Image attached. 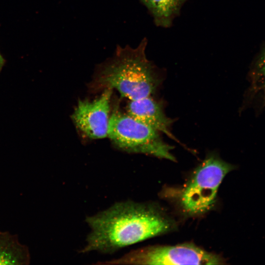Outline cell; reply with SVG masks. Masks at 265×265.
<instances>
[{"label":"cell","mask_w":265,"mask_h":265,"mask_svg":"<svg viewBox=\"0 0 265 265\" xmlns=\"http://www.w3.org/2000/svg\"><path fill=\"white\" fill-rule=\"evenodd\" d=\"M86 221L90 228L82 253L111 254L168 232L172 222L155 207L131 201L116 203Z\"/></svg>","instance_id":"obj_1"},{"label":"cell","mask_w":265,"mask_h":265,"mask_svg":"<svg viewBox=\"0 0 265 265\" xmlns=\"http://www.w3.org/2000/svg\"><path fill=\"white\" fill-rule=\"evenodd\" d=\"M147 45L144 38L135 48L117 46L113 57L98 69L96 79L98 87L115 89L130 100L154 94L162 81V73L147 59Z\"/></svg>","instance_id":"obj_2"},{"label":"cell","mask_w":265,"mask_h":265,"mask_svg":"<svg viewBox=\"0 0 265 265\" xmlns=\"http://www.w3.org/2000/svg\"><path fill=\"white\" fill-rule=\"evenodd\" d=\"M235 168V166L222 160L216 153L209 154L194 170L181 192L179 202L184 212L195 215L212 209L222 181Z\"/></svg>","instance_id":"obj_3"},{"label":"cell","mask_w":265,"mask_h":265,"mask_svg":"<svg viewBox=\"0 0 265 265\" xmlns=\"http://www.w3.org/2000/svg\"><path fill=\"white\" fill-rule=\"evenodd\" d=\"M107 136L126 151L176 160L171 152L173 147L163 140L159 132L128 114L112 113L108 121Z\"/></svg>","instance_id":"obj_4"},{"label":"cell","mask_w":265,"mask_h":265,"mask_svg":"<svg viewBox=\"0 0 265 265\" xmlns=\"http://www.w3.org/2000/svg\"><path fill=\"white\" fill-rule=\"evenodd\" d=\"M223 260L192 243L152 246L132 251L122 257L101 264L219 265Z\"/></svg>","instance_id":"obj_5"},{"label":"cell","mask_w":265,"mask_h":265,"mask_svg":"<svg viewBox=\"0 0 265 265\" xmlns=\"http://www.w3.org/2000/svg\"><path fill=\"white\" fill-rule=\"evenodd\" d=\"M112 90L105 89L99 97L92 101H80L72 115L77 127L90 138L107 136Z\"/></svg>","instance_id":"obj_6"},{"label":"cell","mask_w":265,"mask_h":265,"mask_svg":"<svg viewBox=\"0 0 265 265\" xmlns=\"http://www.w3.org/2000/svg\"><path fill=\"white\" fill-rule=\"evenodd\" d=\"M127 111L136 120L175 139L170 131L173 120L166 115L162 104L151 96L130 100Z\"/></svg>","instance_id":"obj_7"},{"label":"cell","mask_w":265,"mask_h":265,"mask_svg":"<svg viewBox=\"0 0 265 265\" xmlns=\"http://www.w3.org/2000/svg\"><path fill=\"white\" fill-rule=\"evenodd\" d=\"M31 259L29 247L17 234L0 230V265H27Z\"/></svg>","instance_id":"obj_8"},{"label":"cell","mask_w":265,"mask_h":265,"mask_svg":"<svg viewBox=\"0 0 265 265\" xmlns=\"http://www.w3.org/2000/svg\"><path fill=\"white\" fill-rule=\"evenodd\" d=\"M147 8L158 26L168 28L188 0H139Z\"/></svg>","instance_id":"obj_9"},{"label":"cell","mask_w":265,"mask_h":265,"mask_svg":"<svg viewBox=\"0 0 265 265\" xmlns=\"http://www.w3.org/2000/svg\"><path fill=\"white\" fill-rule=\"evenodd\" d=\"M256 81L258 86L265 88V49L257 62Z\"/></svg>","instance_id":"obj_10"},{"label":"cell","mask_w":265,"mask_h":265,"mask_svg":"<svg viewBox=\"0 0 265 265\" xmlns=\"http://www.w3.org/2000/svg\"><path fill=\"white\" fill-rule=\"evenodd\" d=\"M5 60L0 53V71L2 70L3 67L5 65Z\"/></svg>","instance_id":"obj_11"}]
</instances>
